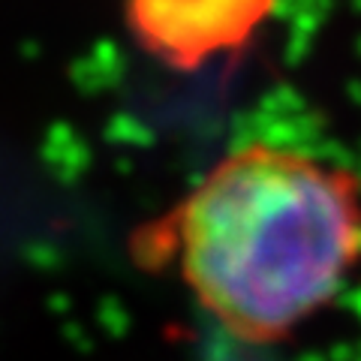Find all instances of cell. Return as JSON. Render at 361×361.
Listing matches in <instances>:
<instances>
[{"label": "cell", "mask_w": 361, "mask_h": 361, "mask_svg": "<svg viewBox=\"0 0 361 361\" xmlns=\"http://www.w3.org/2000/svg\"><path fill=\"white\" fill-rule=\"evenodd\" d=\"M271 9L274 0H127L123 16L139 49L178 73H196L244 49Z\"/></svg>", "instance_id": "obj_2"}, {"label": "cell", "mask_w": 361, "mask_h": 361, "mask_svg": "<svg viewBox=\"0 0 361 361\" xmlns=\"http://www.w3.org/2000/svg\"><path fill=\"white\" fill-rule=\"evenodd\" d=\"M235 341L268 346L322 310L361 262V180L319 157L256 142L145 229Z\"/></svg>", "instance_id": "obj_1"}]
</instances>
